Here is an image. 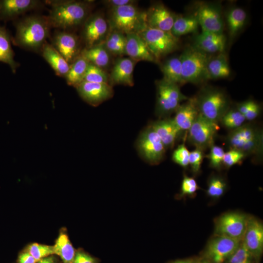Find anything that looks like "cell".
Wrapping results in <instances>:
<instances>
[{
  "label": "cell",
  "instance_id": "1",
  "mask_svg": "<svg viewBox=\"0 0 263 263\" xmlns=\"http://www.w3.org/2000/svg\"><path fill=\"white\" fill-rule=\"evenodd\" d=\"M16 26L14 44L34 52L41 51L52 28L47 17L38 15L26 17Z\"/></svg>",
  "mask_w": 263,
  "mask_h": 263
},
{
  "label": "cell",
  "instance_id": "2",
  "mask_svg": "<svg viewBox=\"0 0 263 263\" xmlns=\"http://www.w3.org/2000/svg\"><path fill=\"white\" fill-rule=\"evenodd\" d=\"M51 8L47 18L53 28L66 30L77 26L86 20L89 5L75 0H56L50 2Z\"/></svg>",
  "mask_w": 263,
  "mask_h": 263
},
{
  "label": "cell",
  "instance_id": "3",
  "mask_svg": "<svg viewBox=\"0 0 263 263\" xmlns=\"http://www.w3.org/2000/svg\"><path fill=\"white\" fill-rule=\"evenodd\" d=\"M226 142L230 149L240 151L246 156L261 157L263 154V131L254 124L244 123L230 131Z\"/></svg>",
  "mask_w": 263,
  "mask_h": 263
},
{
  "label": "cell",
  "instance_id": "4",
  "mask_svg": "<svg viewBox=\"0 0 263 263\" xmlns=\"http://www.w3.org/2000/svg\"><path fill=\"white\" fill-rule=\"evenodd\" d=\"M199 113L208 120L218 124L230 108V100L222 90L205 86L194 97Z\"/></svg>",
  "mask_w": 263,
  "mask_h": 263
},
{
  "label": "cell",
  "instance_id": "5",
  "mask_svg": "<svg viewBox=\"0 0 263 263\" xmlns=\"http://www.w3.org/2000/svg\"><path fill=\"white\" fill-rule=\"evenodd\" d=\"M181 62L182 84H200L209 80L207 54L192 46L186 48L179 56Z\"/></svg>",
  "mask_w": 263,
  "mask_h": 263
},
{
  "label": "cell",
  "instance_id": "6",
  "mask_svg": "<svg viewBox=\"0 0 263 263\" xmlns=\"http://www.w3.org/2000/svg\"><path fill=\"white\" fill-rule=\"evenodd\" d=\"M111 24L123 34L139 33L147 27L146 14L140 13L132 4L112 8Z\"/></svg>",
  "mask_w": 263,
  "mask_h": 263
},
{
  "label": "cell",
  "instance_id": "7",
  "mask_svg": "<svg viewBox=\"0 0 263 263\" xmlns=\"http://www.w3.org/2000/svg\"><path fill=\"white\" fill-rule=\"evenodd\" d=\"M157 100L156 113L160 117L166 118L175 112L181 102L189 98L181 92L179 85L164 79L156 83Z\"/></svg>",
  "mask_w": 263,
  "mask_h": 263
},
{
  "label": "cell",
  "instance_id": "8",
  "mask_svg": "<svg viewBox=\"0 0 263 263\" xmlns=\"http://www.w3.org/2000/svg\"><path fill=\"white\" fill-rule=\"evenodd\" d=\"M138 34L145 41L156 60L175 51L179 46L178 38L170 32L147 26Z\"/></svg>",
  "mask_w": 263,
  "mask_h": 263
},
{
  "label": "cell",
  "instance_id": "9",
  "mask_svg": "<svg viewBox=\"0 0 263 263\" xmlns=\"http://www.w3.org/2000/svg\"><path fill=\"white\" fill-rule=\"evenodd\" d=\"M218 127V124L208 120L199 113L188 130V140L196 149L204 150L214 145Z\"/></svg>",
  "mask_w": 263,
  "mask_h": 263
},
{
  "label": "cell",
  "instance_id": "10",
  "mask_svg": "<svg viewBox=\"0 0 263 263\" xmlns=\"http://www.w3.org/2000/svg\"><path fill=\"white\" fill-rule=\"evenodd\" d=\"M202 32L223 34L225 22L218 4L201 2L197 4L194 14Z\"/></svg>",
  "mask_w": 263,
  "mask_h": 263
},
{
  "label": "cell",
  "instance_id": "11",
  "mask_svg": "<svg viewBox=\"0 0 263 263\" xmlns=\"http://www.w3.org/2000/svg\"><path fill=\"white\" fill-rule=\"evenodd\" d=\"M248 217L238 212H228L220 216L215 223V235L242 240Z\"/></svg>",
  "mask_w": 263,
  "mask_h": 263
},
{
  "label": "cell",
  "instance_id": "12",
  "mask_svg": "<svg viewBox=\"0 0 263 263\" xmlns=\"http://www.w3.org/2000/svg\"><path fill=\"white\" fill-rule=\"evenodd\" d=\"M137 147L143 158L151 164L160 162L166 150L161 139L150 126L140 134Z\"/></svg>",
  "mask_w": 263,
  "mask_h": 263
},
{
  "label": "cell",
  "instance_id": "13",
  "mask_svg": "<svg viewBox=\"0 0 263 263\" xmlns=\"http://www.w3.org/2000/svg\"><path fill=\"white\" fill-rule=\"evenodd\" d=\"M215 236L207 244L204 258L214 263H225L236 250L242 240Z\"/></svg>",
  "mask_w": 263,
  "mask_h": 263
},
{
  "label": "cell",
  "instance_id": "14",
  "mask_svg": "<svg viewBox=\"0 0 263 263\" xmlns=\"http://www.w3.org/2000/svg\"><path fill=\"white\" fill-rule=\"evenodd\" d=\"M108 31V24L103 17L96 15L90 17L84 23L83 38L86 48L102 43Z\"/></svg>",
  "mask_w": 263,
  "mask_h": 263
},
{
  "label": "cell",
  "instance_id": "15",
  "mask_svg": "<svg viewBox=\"0 0 263 263\" xmlns=\"http://www.w3.org/2000/svg\"><path fill=\"white\" fill-rule=\"evenodd\" d=\"M80 96L88 104L96 106L112 97L113 91L108 83L83 81L76 87Z\"/></svg>",
  "mask_w": 263,
  "mask_h": 263
},
{
  "label": "cell",
  "instance_id": "16",
  "mask_svg": "<svg viewBox=\"0 0 263 263\" xmlns=\"http://www.w3.org/2000/svg\"><path fill=\"white\" fill-rule=\"evenodd\" d=\"M52 45L70 65L80 56L77 37L66 30L58 31L55 33Z\"/></svg>",
  "mask_w": 263,
  "mask_h": 263
},
{
  "label": "cell",
  "instance_id": "17",
  "mask_svg": "<svg viewBox=\"0 0 263 263\" xmlns=\"http://www.w3.org/2000/svg\"><path fill=\"white\" fill-rule=\"evenodd\" d=\"M242 241L257 261L263 251V225L261 222L255 218L248 217Z\"/></svg>",
  "mask_w": 263,
  "mask_h": 263
},
{
  "label": "cell",
  "instance_id": "18",
  "mask_svg": "<svg viewBox=\"0 0 263 263\" xmlns=\"http://www.w3.org/2000/svg\"><path fill=\"white\" fill-rule=\"evenodd\" d=\"M175 17L164 5L158 4L146 14V23L148 27L170 32Z\"/></svg>",
  "mask_w": 263,
  "mask_h": 263
},
{
  "label": "cell",
  "instance_id": "19",
  "mask_svg": "<svg viewBox=\"0 0 263 263\" xmlns=\"http://www.w3.org/2000/svg\"><path fill=\"white\" fill-rule=\"evenodd\" d=\"M226 38L223 34L202 32L196 35L192 45L207 54L224 52Z\"/></svg>",
  "mask_w": 263,
  "mask_h": 263
},
{
  "label": "cell",
  "instance_id": "20",
  "mask_svg": "<svg viewBox=\"0 0 263 263\" xmlns=\"http://www.w3.org/2000/svg\"><path fill=\"white\" fill-rule=\"evenodd\" d=\"M126 37L125 54L130 56L131 59L150 62L156 61L145 41L138 33H129L126 34Z\"/></svg>",
  "mask_w": 263,
  "mask_h": 263
},
{
  "label": "cell",
  "instance_id": "21",
  "mask_svg": "<svg viewBox=\"0 0 263 263\" xmlns=\"http://www.w3.org/2000/svg\"><path fill=\"white\" fill-rule=\"evenodd\" d=\"M36 0H0V19L7 20L14 18L40 6Z\"/></svg>",
  "mask_w": 263,
  "mask_h": 263
},
{
  "label": "cell",
  "instance_id": "22",
  "mask_svg": "<svg viewBox=\"0 0 263 263\" xmlns=\"http://www.w3.org/2000/svg\"><path fill=\"white\" fill-rule=\"evenodd\" d=\"M161 139L166 149L171 148L181 131L173 118L166 117L152 123L150 126Z\"/></svg>",
  "mask_w": 263,
  "mask_h": 263
},
{
  "label": "cell",
  "instance_id": "23",
  "mask_svg": "<svg viewBox=\"0 0 263 263\" xmlns=\"http://www.w3.org/2000/svg\"><path fill=\"white\" fill-rule=\"evenodd\" d=\"M175 112L173 119L181 132L188 131L199 113L194 97L181 104Z\"/></svg>",
  "mask_w": 263,
  "mask_h": 263
},
{
  "label": "cell",
  "instance_id": "24",
  "mask_svg": "<svg viewBox=\"0 0 263 263\" xmlns=\"http://www.w3.org/2000/svg\"><path fill=\"white\" fill-rule=\"evenodd\" d=\"M134 65V61L131 58L118 59L115 63L111 73L110 80L112 83L133 86Z\"/></svg>",
  "mask_w": 263,
  "mask_h": 263
},
{
  "label": "cell",
  "instance_id": "25",
  "mask_svg": "<svg viewBox=\"0 0 263 263\" xmlns=\"http://www.w3.org/2000/svg\"><path fill=\"white\" fill-rule=\"evenodd\" d=\"M41 52L42 56L56 74L59 76L65 77L70 69V65L55 48L46 42L43 46Z\"/></svg>",
  "mask_w": 263,
  "mask_h": 263
},
{
  "label": "cell",
  "instance_id": "26",
  "mask_svg": "<svg viewBox=\"0 0 263 263\" xmlns=\"http://www.w3.org/2000/svg\"><path fill=\"white\" fill-rule=\"evenodd\" d=\"M53 246L54 255L60 258L62 263H73L75 250L64 228L60 229L55 244Z\"/></svg>",
  "mask_w": 263,
  "mask_h": 263
},
{
  "label": "cell",
  "instance_id": "27",
  "mask_svg": "<svg viewBox=\"0 0 263 263\" xmlns=\"http://www.w3.org/2000/svg\"><path fill=\"white\" fill-rule=\"evenodd\" d=\"M207 72L209 79H219L228 77L230 74V69L227 57L224 52L208 59Z\"/></svg>",
  "mask_w": 263,
  "mask_h": 263
},
{
  "label": "cell",
  "instance_id": "28",
  "mask_svg": "<svg viewBox=\"0 0 263 263\" xmlns=\"http://www.w3.org/2000/svg\"><path fill=\"white\" fill-rule=\"evenodd\" d=\"M10 35L4 26L0 25V62L8 65L13 73L19 64L14 59V52L11 46Z\"/></svg>",
  "mask_w": 263,
  "mask_h": 263
},
{
  "label": "cell",
  "instance_id": "29",
  "mask_svg": "<svg viewBox=\"0 0 263 263\" xmlns=\"http://www.w3.org/2000/svg\"><path fill=\"white\" fill-rule=\"evenodd\" d=\"M246 19V13L242 8L234 7L228 11L226 21L229 38L233 39L241 32Z\"/></svg>",
  "mask_w": 263,
  "mask_h": 263
},
{
  "label": "cell",
  "instance_id": "30",
  "mask_svg": "<svg viewBox=\"0 0 263 263\" xmlns=\"http://www.w3.org/2000/svg\"><path fill=\"white\" fill-rule=\"evenodd\" d=\"M199 23L194 14L176 16L170 33L175 37L197 32Z\"/></svg>",
  "mask_w": 263,
  "mask_h": 263
},
{
  "label": "cell",
  "instance_id": "31",
  "mask_svg": "<svg viewBox=\"0 0 263 263\" xmlns=\"http://www.w3.org/2000/svg\"><path fill=\"white\" fill-rule=\"evenodd\" d=\"M90 62L80 55L70 64V69L65 76L69 85L76 87L82 81Z\"/></svg>",
  "mask_w": 263,
  "mask_h": 263
},
{
  "label": "cell",
  "instance_id": "32",
  "mask_svg": "<svg viewBox=\"0 0 263 263\" xmlns=\"http://www.w3.org/2000/svg\"><path fill=\"white\" fill-rule=\"evenodd\" d=\"M80 55L90 63L101 68L107 66L110 61L108 52L103 43L84 49Z\"/></svg>",
  "mask_w": 263,
  "mask_h": 263
},
{
  "label": "cell",
  "instance_id": "33",
  "mask_svg": "<svg viewBox=\"0 0 263 263\" xmlns=\"http://www.w3.org/2000/svg\"><path fill=\"white\" fill-rule=\"evenodd\" d=\"M161 69L165 80L177 84H182L181 62L179 57L167 59L161 66Z\"/></svg>",
  "mask_w": 263,
  "mask_h": 263
},
{
  "label": "cell",
  "instance_id": "34",
  "mask_svg": "<svg viewBox=\"0 0 263 263\" xmlns=\"http://www.w3.org/2000/svg\"><path fill=\"white\" fill-rule=\"evenodd\" d=\"M246 120L244 116L236 108H230L223 115L220 122L230 131L243 125Z\"/></svg>",
  "mask_w": 263,
  "mask_h": 263
},
{
  "label": "cell",
  "instance_id": "35",
  "mask_svg": "<svg viewBox=\"0 0 263 263\" xmlns=\"http://www.w3.org/2000/svg\"><path fill=\"white\" fill-rule=\"evenodd\" d=\"M257 261L242 241L239 247L225 263H255Z\"/></svg>",
  "mask_w": 263,
  "mask_h": 263
},
{
  "label": "cell",
  "instance_id": "36",
  "mask_svg": "<svg viewBox=\"0 0 263 263\" xmlns=\"http://www.w3.org/2000/svg\"><path fill=\"white\" fill-rule=\"evenodd\" d=\"M106 73L100 67L91 63L87 68L83 81L98 83H108Z\"/></svg>",
  "mask_w": 263,
  "mask_h": 263
},
{
  "label": "cell",
  "instance_id": "37",
  "mask_svg": "<svg viewBox=\"0 0 263 263\" xmlns=\"http://www.w3.org/2000/svg\"><path fill=\"white\" fill-rule=\"evenodd\" d=\"M24 249L28 251L37 262L43 258L54 254L53 245L37 243L28 245Z\"/></svg>",
  "mask_w": 263,
  "mask_h": 263
},
{
  "label": "cell",
  "instance_id": "38",
  "mask_svg": "<svg viewBox=\"0 0 263 263\" xmlns=\"http://www.w3.org/2000/svg\"><path fill=\"white\" fill-rule=\"evenodd\" d=\"M226 187V183L222 178L214 176L208 182L207 194L211 197L218 198L224 194Z\"/></svg>",
  "mask_w": 263,
  "mask_h": 263
},
{
  "label": "cell",
  "instance_id": "39",
  "mask_svg": "<svg viewBox=\"0 0 263 263\" xmlns=\"http://www.w3.org/2000/svg\"><path fill=\"white\" fill-rule=\"evenodd\" d=\"M190 152L184 143L180 145L174 150L172 159L176 164L182 167L186 168L189 165V156Z\"/></svg>",
  "mask_w": 263,
  "mask_h": 263
},
{
  "label": "cell",
  "instance_id": "40",
  "mask_svg": "<svg viewBox=\"0 0 263 263\" xmlns=\"http://www.w3.org/2000/svg\"><path fill=\"white\" fill-rule=\"evenodd\" d=\"M224 154V150L222 147L213 145L210 147V152L207 156L211 167L219 168L223 164Z\"/></svg>",
  "mask_w": 263,
  "mask_h": 263
},
{
  "label": "cell",
  "instance_id": "41",
  "mask_svg": "<svg viewBox=\"0 0 263 263\" xmlns=\"http://www.w3.org/2000/svg\"><path fill=\"white\" fill-rule=\"evenodd\" d=\"M246 156L240 151L230 149L225 152L223 164L226 167L230 168L241 162Z\"/></svg>",
  "mask_w": 263,
  "mask_h": 263
},
{
  "label": "cell",
  "instance_id": "42",
  "mask_svg": "<svg viewBox=\"0 0 263 263\" xmlns=\"http://www.w3.org/2000/svg\"><path fill=\"white\" fill-rule=\"evenodd\" d=\"M203 150L196 149L189 153V165L194 173H197L200 170L201 164L204 158Z\"/></svg>",
  "mask_w": 263,
  "mask_h": 263
},
{
  "label": "cell",
  "instance_id": "43",
  "mask_svg": "<svg viewBox=\"0 0 263 263\" xmlns=\"http://www.w3.org/2000/svg\"><path fill=\"white\" fill-rule=\"evenodd\" d=\"M199 188V187L193 178L184 176L181 185V196L193 194Z\"/></svg>",
  "mask_w": 263,
  "mask_h": 263
},
{
  "label": "cell",
  "instance_id": "44",
  "mask_svg": "<svg viewBox=\"0 0 263 263\" xmlns=\"http://www.w3.org/2000/svg\"><path fill=\"white\" fill-rule=\"evenodd\" d=\"M72 263H98L97 259L81 249L75 251Z\"/></svg>",
  "mask_w": 263,
  "mask_h": 263
},
{
  "label": "cell",
  "instance_id": "45",
  "mask_svg": "<svg viewBox=\"0 0 263 263\" xmlns=\"http://www.w3.org/2000/svg\"><path fill=\"white\" fill-rule=\"evenodd\" d=\"M36 260L26 250L20 252L18 257L17 263H36Z\"/></svg>",
  "mask_w": 263,
  "mask_h": 263
},
{
  "label": "cell",
  "instance_id": "46",
  "mask_svg": "<svg viewBox=\"0 0 263 263\" xmlns=\"http://www.w3.org/2000/svg\"><path fill=\"white\" fill-rule=\"evenodd\" d=\"M260 112V106L256 102H255L249 112L244 115V117L246 120L252 121L259 116Z\"/></svg>",
  "mask_w": 263,
  "mask_h": 263
},
{
  "label": "cell",
  "instance_id": "47",
  "mask_svg": "<svg viewBox=\"0 0 263 263\" xmlns=\"http://www.w3.org/2000/svg\"><path fill=\"white\" fill-rule=\"evenodd\" d=\"M135 1L131 0H105L104 3L112 8L132 4Z\"/></svg>",
  "mask_w": 263,
  "mask_h": 263
},
{
  "label": "cell",
  "instance_id": "48",
  "mask_svg": "<svg viewBox=\"0 0 263 263\" xmlns=\"http://www.w3.org/2000/svg\"><path fill=\"white\" fill-rule=\"evenodd\" d=\"M36 263H60V262L58 257L54 254L43 258Z\"/></svg>",
  "mask_w": 263,
  "mask_h": 263
},
{
  "label": "cell",
  "instance_id": "49",
  "mask_svg": "<svg viewBox=\"0 0 263 263\" xmlns=\"http://www.w3.org/2000/svg\"><path fill=\"white\" fill-rule=\"evenodd\" d=\"M197 260L195 258H188L183 260H179L171 263H196Z\"/></svg>",
  "mask_w": 263,
  "mask_h": 263
},
{
  "label": "cell",
  "instance_id": "50",
  "mask_svg": "<svg viewBox=\"0 0 263 263\" xmlns=\"http://www.w3.org/2000/svg\"><path fill=\"white\" fill-rule=\"evenodd\" d=\"M196 263H214L203 257V258L197 259Z\"/></svg>",
  "mask_w": 263,
  "mask_h": 263
}]
</instances>
